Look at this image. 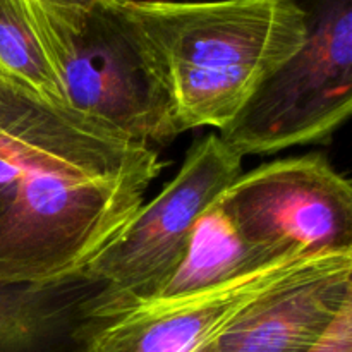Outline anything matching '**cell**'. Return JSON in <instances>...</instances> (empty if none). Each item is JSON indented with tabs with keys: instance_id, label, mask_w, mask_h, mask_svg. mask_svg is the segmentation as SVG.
Masks as SVG:
<instances>
[{
	"instance_id": "3957f363",
	"label": "cell",
	"mask_w": 352,
	"mask_h": 352,
	"mask_svg": "<svg viewBox=\"0 0 352 352\" xmlns=\"http://www.w3.org/2000/svg\"><path fill=\"white\" fill-rule=\"evenodd\" d=\"M58 7L24 0L71 109L148 146L179 136L167 95L144 62L119 3Z\"/></svg>"
},
{
	"instance_id": "7a4b0ae2",
	"label": "cell",
	"mask_w": 352,
	"mask_h": 352,
	"mask_svg": "<svg viewBox=\"0 0 352 352\" xmlns=\"http://www.w3.org/2000/svg\"><path fill=\"white\" fill-rule=\"evenodd\" d=\"M119 9L181 133L223 129L306 36L291 0H122Z\"/></svg>"
},
{
	"instance_id": "277c9868",
	"label": "cell",
	"mask_w": 352,
	"mask_h": 352,
	"mask_svg": "<svg viewBox=\"0 0 352 352\" xmlns=\"http://www.w3.org/2000/svg\"><path fill=\"white\" fill-rule=\"evenodd\" d=\"M305 43L253 93L219 136L243 157L325 144L352 112V0H291Z\"/></svg>"
},
{
	"instance_id": "5b68a950",
	"label": "cell",
	"mask_w": 352,
	"mask_h": 352,
	"mask_svg": "<svg viewBox=\"0 0 352 352\" xmlns=\"http://www.w3.org/2000/svg\"><path fill=\"white\" fill-rule=\"evenodd\" d=\"M243 158L219 133L191 144L175 177L82 270L103 284L100 316L117 318L157 299L181 265L199 217L243 174Z\"/></svg>"
},
{
	"instance_id": "9c48e42d",
	"label": "cell",
	"mask_w": 352,
	"mask_h": 352,
	"mask_svg": "<svg viewBox=\"0 0 352 352\" xmlns=\"http://www.w3.org/2000/svg\"><path fill=\"white\" fill-rule=\"evenodd\" d=\"M103 284L85 272L0 282V352H86L113 318L96 313Z\"/></svg>"
},
{
	"instance_id": "6da1fadb",
	"label": "cell",
	"mask_w": 352,
	"mask_h": 352,
	"mask_svg": "<svg viewBox=\"0 0 352 352\" xmlns=\"http://www.w3.org/2000/svg\"><path fill=\"white\" fill-rule=\"evenodd\" d=\"M162 170L148 144L0 81V282L85 270Z\"/></svg>"
},
{
	"instance_id": "4fadbf2b",
	"label": "cell",
	"mask_w": 352,
	"mask_h": 352,
	"mask_svg": "<svg viewBox=\"0 0 352 352\" xmlns=\"http://www.w3.org/2000/svg\"><path fill=\"white\" fill-rule=\"evenodd\" d=\"M36 2L48 3V6H58V7H91L95 3L103 2H117V0H36Z\"/></svg>"
},
{
	"instance_id": "ba28073f",
	"label": "cell",
	"mask_w": 352,
	"mask_h": 352,
	"mask_svg": "<svg viewBox=\"0 0 352 352\" xmlns=\"http://www.w3.org/2000/svg\"><path fill=\"white\" fill-rule=\"evenodd\" d=\"M311 258L289 256L199 294L136 306L107 323L86 352H198L250 302Z\"/></svg>"
},
{
	"instance_id": "52a82bcc",
	"label": "cell",
	"mask_w": 352,
	"mask_h": 352,
	"mask_svg": "<svg viewBox=\"0 0 352 352\" xmlns=\"http://www.w3.org/2000/svg\"><path fill=\"white\" fill-rule=\"evenodd\" d=\"M352 305V251L311 258L268 289L198 352H311Z\"/></svg>"
},
{
	"instance_id": "30bf717a",
	"label": "cell",
	"mask_w": 352,
	"mask_h": 352,
	"mask_svg": "<svg viewBox=\"0 0 352 352\" xmlns=\"http://www.w3.org/2000/svg\"><path fill=\"white\" fill-rule=\"evenodd\" d=\"M289 256L306 254H280L248 243L217 198L198 219L181 265L153 301L199 294Z\"/></svg>"
},
{
	"instance_id": "8fae6325",
	"label": "cell",
	"mask_w": 352,
	"mask_h": 352,
	"mask_svg": "<svg viewBox=\"0 0 352 352\" xmlns=\"http://www.w3.org/2000/svg\"><path fill=\"white\" fill-rule=\"evenodd\" d=\"M0 81L67 105L64 86L31 24L24 0H0Z\"/></svg>"
},
{
	"instance_id": "7c38bea8",
	"label": "cell",
	"mask_w": 352,
	"mask_h": 352,
	"mask_svg": "<svg viewBox=\"0 0 352 352\" xmlns=\"http://www.w3.org/2000/svg\"><path fill=\"white\" fill-rule=\"evenodd\" d=\"M311 352H352V305L342 309Z\"/></svg>"
},
{
	"instance_id": "8992f818",
	"label": "cell",
	"mask_w": 352,
	"mask_h": 352,
	"mask_svg": "<svg viewBox=\"0 0 352 352\" xmlns=\"http://www.w3.org/2000/svg\"><path fill=\"white\" fill-rule=\"evenodd\" d=\"M219 203L256 246L306 256L352 251V186L322 153L243 172Z\"/></svg>"
}]
</instances>
